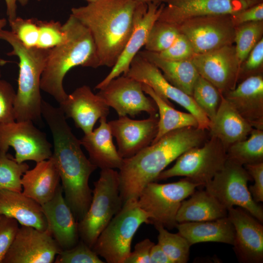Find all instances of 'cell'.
<instances>
[{"label": "cell", "mask_w": 263, "mask_h": 263, "mask_svg": "<svg viewBox=\"0 0 263 263\" xmlns=\"http://www.w3.org/2000/svg\"><path fill=\"white\" fill-rule=\"evenodd\" d=\"M14 218L1 215L0 217V263L12 245L19 229Z\"/></svg>", "instance_id": "7bdbcfd3"}, {"label": "cell", "mask_w": 263, "mask_h": 263, "mask_svg": "<svg viewBox=\"0 0 263 263\" xmlns=\"http://www.w3.org/2000/svg\"><path fill=\"white\" fill-rule=\"evenodd\" d=\"M94 185L90 207L78 222L79 238L91 248L123 205L118 171L110 169H101L99 178Z\"/></svg>", "instance_id": "52a82bcc"}, {"label": "cell", "mask_w": 263, "mask_h": 263, "mask_svg": "<svg viewBox=\"0 0 263 263\" xmlns=\"http://www.w3.org/2000/svg\"><path fill=\"white\" fill-rule=\"evenodd\" d=\"M1 71L0 70V78H1Z\"/></svg>", "instance_id": "9f6ffc18"}, {"label": "cell", "mask_w": 263, "mask_h": 263, "mask_svg": "<svg viewBox=\"0 0 263 263\" xmlns=\"http://www.w3.org/2000/svg\"><path fill=\"white\" fill-rule=\"evenodd\" d=\"M56 263H104L87 244L81 240L71 248L62 250L56 257Z\"/></svg>", "instance_id": "ab89813d"}, {"label": "cell", "mask_w": 263, "mask_h": 263, "mask_svg": "<svg viewBox=\"0 0 263 263\" xmlns=\"http://www.w3.org/2000/svg\"><path fill=\"white\" fill-rule=\"evenodd\" d=\"M235 27L243 23L263 21V2L229 15Z\"/></svg>", "instance_id": "bcb514c9"}, {"label": "cell", "mask_w": 263, "mask_h": 263, "mask_svg": "<svg viewBox=\"0 0 263 263\" xmlns=\"http://www.w3.org/2000/svg\"><path fill=\"white\" fill-rule=\"evenodd\" d=\"M253 127L263 130V77L261 74L244 78L223 94Z\"/></svg>", "instance_id": "603a6c76"}, {"label": "cell", "mask_w": 263, "mask_h": 263, "mask_svg": "<svg viewBox=\"0 0 263 263\" xmlns=\"http://www.w3.org/2000/svg\"><path fill=\"white\" fill-rule=\"evenodd\" d=\"M60 177L51 158L36 163L22 176V192L42 205L55 195L60 185Z\"/></svg>", "instance_id": "4316f807"}, {"label": "cell", "mask_w": 263, "mask_h": 263, "mask_svg": "<svg viewBox=\"0 0 263 263\" xmlns=\"http://www.w3.org/2000/svg\"><path fill=\"white\" fill-rule=\"evenodd\" d=\"M16 94L10 83L0 78V123L16 120L14 113Z\"/></svg>", "instance_id": "b9f144b4"}, {"label": "cell", "mask_w": 263, "mask_h": 263, "mask_svg": "<svg viewBox=\"0 0 263 263\" xmlns=\"http://www.w3.org/2000/svg\"><path fill=\"white\" fill-rule=\"evenodd\" d=\"M0 216H1V215L0 214Z\"/></svg>", "instance_id": "6f0895ef"}, {"label": "cell", "mask_w": 263, "mask_h": 263, "mask_svg": "<svg viewBox=\"0 0 263 263\" xmlns=\"http://www.w3.org/2000/svg\"><path fill=\"white\" fill-rule=\"evenodd\" d=\"M258 3L255 0H168L158 20L178 26L192 18L229 15Z\"/></svg>", "instance_id": "ac0fdd59"}, {"label": "cell", "mask_w": 263, "mask_h": 263, "mask_svg": "<svg viewBox=\"0 0 263 263\" xmlns=\"http://www.w3.org/2000/svg\"><path fill=\"white\" fill-rule=\"evenodd\" d=\"M254 184L248 187L253 200L257 203L263 202V162L244 166Z\"/></svg>", "instance_id": "f6af8a7d"}, {"label": "cell", "mask_w": 263, "mask_h": 263, "mask_svg": "<svg viewBox=\"0 0 263 263\" xmlns=\"http://www.w3.org/2000/svg\"><path fill=\"white\" fill-rule=\"evenodd\" d=\"M61 250L47 230L21 225L2 263H52Z\"/></svg>", "instance_id": "e0dca14e"}, {"label": "cell", "mask_w": 263, "mask_h": 263, "mask_svg": "<svg viewBox=\"0 0 263 263\" xmlns=\"http://www.w3.org/2000/svg\"><path fill=\"white\" fill-rule=\"evenodd\" d=\"M156 54L160 57L166 60L182 61L191 59L195 53L190 41L180 32L169 47Z\"/></svg>", "instance_id": "60d3db41"}, {"label": "cell", "mask_w": 263, "mask_h": 263, "mask_svg": "<svg viewBox=\"0 0 263 263\" xmlns=\"http://www.w3.org/2000/svg\"><path fill=\"white\" fill-rule=\"evenodd\" d=\"M143 224H150L149 215L139 206L137 200L126 201L92 249L108 263H124L131 252L133 237Z\"/></svg>", "instance_id": "8992f818"}, {"label": "cell", "mask_w": 263, "mask_h": 263, "mask_svg": "<svg viewBox=\"0 0 263 263\" xmlns=\"http://www.w3.org/2000/svg\"><path fill=\"white\" fill-rule=\"evenodd\" d=\"M28 169L26 163H19L7 154L0 155V189L22 192L21 177Z\"/></svg>", "instance_id": "8d00e7d4"}, {"label": "cell", "mask_w": 263, "mask_h": 263, "mask_svg": "<svg viewBox=\"0 0 263 263\" xmlns=\"http://www.w3.org/2000/svg\"><path fill=\"white\" fill-rule=\"evenodd\" d=\"M227 217L235 231L233 245L241 262L263 261V226L261 222L241 207L227 209Z\"/></svg>", "instance_id": "d6986e66"}, {"label": "cell", "mask_w": 263, "mask_h": 263, "mask_svg": "<svg viewBox=\"0 0 263 263\" xmlns=\"http://www.w3.org/2000/svg\"><path fill=\"white\" fill-rule=\"evenodd\" d=\"M226 149L217 138L209 136L202 145L185 151L174 165L164 170L156 180L184 176L204 187L224 167Z\"/></svg>", "instance_id": "9c48e42d"}, {"label": "cell", "mask_w": 263, "mask_h": 263, "mask_svg": "<svg viewBox=\"0 0 263 263\" xmlns=\"http://www.w3.org/2000/svg\"><path fill=\"white\" fill-rule=\"evenodd\" d=\"M138 3L148 4L153 3L155 4L165 3L168 0H135Z\"/></svg>", "instance_id": "f907efd6"}, {"label": "cell", "mask_w": 263, "mask_h": 263, "mask_svg": "<svg viewBox=\"0 0 263 263\" xmlns=\"http://www.w3.org/2000/svg\"><path fill=\"white\" fill-rule=\"evenodd\" d=\"M28 1L29 0H5L6 5V13L9 21L14 19L17 17V2H18L21 5L25 6Z\"/></svg>", "instance_id": "681fc988"}, {"label": "cell", "mask_w": 263, "mask_h": 263, "mask_svg": "<svg viewBox=\"0 0 263 263\" xmlns=\"http://www.w3.org/2000/svg\"><path fill=\"white\" fill-rule=\"evenodd\" d=\"M142 89L145 94L153 100L159 114L157 132L151 144L171 131L186 127L198 128V122L192 114L175 109L169 101L162 98L148 85L142 83Z\"/></svg>", "instance_id": "4dcf8cb0"}, {"label": "cell", "mask_w": 263, "mask_h": 263, "mask_svg": "<svg viewBox=\"0 0 263 263\" xmlns=\"http://www.w3.org/2000/svg\"><path fill=\"white\" fill-rule=\"evenodd\" d=\"M63 25L67 39L51 49L40 79L41 90L51 95L59 104L68 95L63 81L71 69L78 66L93 68L100 66L89 30L71 14Z\"/></svg>", "instance_id": "277c9868"}, {"label": "cell", "mask_w": 263, "mask_h": 263, "mask_svg": "<svg viewBox=\"0 0 263 263\" xmlns=\"http://www.w3.org/2000/svg\"><path fill=\"white\" fill-rule=\"evenodd\" d=\"M150 263H172L168 256L158 244L152 246L150 256Z\"/></svg>", "instance_id": "c3c4849f"}, {"label": "cell", "mask_w": 263, "mask_h": 263, "mask_svg": "<svg viewBox=\"0 0 263 263\" xmlns=\"http://www.w3.org/2000/svg\"><path fill=\"white\" fill-rule=\"evenodd\" d=\"M176 227L191 246L204 242L234 243V228L227 216L211 221L177 223Z\"/></svg>", "instance_id": "83f0119b"}, {"label": "cell", "mask_w": 263, "mask_h": 263, "mask_svg": "<svg viewBox=\"0 0 263 263\" xmlns=\"http://www.w3.org/2000/svg\"><path fill=\"white\" fill-rule=\"evenodd\" d=\"M126 75L148 85L165 100L181 105L196 118L198 128L208 131L210 121L193 97L171 84L156 66L139 53L132 59Z\"/></svg>", "instance_id": "7c38bea8"}, {"label": "cell", "mask_w": 263, "mask_h": 263, "mask_svg": "<svg viewBox=\"0 0 263 263\" xmlns=\"http://www.w3.org/2000/svg\"><path fill=\"white\" fill-rule=\"evenodd\" d=\"M191 96L210 121H212L222 98V94L218 90L199 75L194 83Z\"/></svg>", "instance_id": "e575fe53"}, {"label": "cell", "mask_w": 263, "mask_h": 263, "mask_svg": "<svg viewBox=\"0 0 263 263\" xmlns=\"http://www.w3.org/2000/svg\"><path fill=\"white\" fill-rule=\"evenodd\" d=\"M7 20L5 19H0V30L2 29L6 25Z\"/></svg>", "instance_id": "816d5d0a"}, {"label": "cell", "mask_w": 263, "mask_h": 263, "mask_svg": "<svg viewBox=\"0 0 263 263\" xmlns=\"http://www.w3.org/2000/svg\"><path fill=\"white\" fill-rule=\"evenodd\" d=\"M183 200L178 210L177 223L211 221L227 216V210L206 190L195 191Z\"/></svg>", "instance_id": "f1b7e54d"}, {"label": "cell", "mask_w": 263, "mask_h": 263, "mask_svg": "<svg viewBox=\"0 0 263 263\" xmlns=\"http://www.w3.org/2000/svg\"><path fill=\"white\" fill-rule=\"evenodd\" d=\"M253 127L223 96L208 130L209 136L219 139L227 148L231 145L246 139Z\"/></svg>", "instance_id": "484cf974"}, {"label": "cell", "mask_w": 263, "mask_h": 263, "mask_svg": "<svg viewBox=\"0 0 263 263\" xmlns=\"http://www.w3.org/2000/svg\"><path fill=\"white\" fill-rule=\"evenodd\" d=\"M37 22L39 33L37 47L52 49L66 41L67 33L63 25L59 21L37 19Z\"/></svg>", "instance_id": "74e56055"}, {"label": "cell", "mask_w": 263, "mask_h": 263, "mask_svg": "<svg viewBox=\"0 0 263 263\" xmlns=\"http://www.w3.org/2000/svg\"><path fill=\"white\" fill-rule=\"evenodd\" d=\"M255 0L257 1L259 3L263 2V0Z\"/></svg>", "instance_id": "11a10c76"}, {"label": "cell", "mask_w": 263, "mask_h": 263, "mask_svg": "<svg viewBox=\"0 0 263 263\" xmlns=\"http://www.w3.org/2000/svg\"><path fill=\"white\" fill-rule=\"evenodd\" d=\"M201 185L187 178L159 184L149 183L141 192L137 203L149 215L150 224L169 229L176 227V217L182 202L195 191Z\"/></svg>", "instance_id": "ba28073f"}, {"label": "cell", "mask_w": 263, "mask_h": 263, "mask_svg": "<svg viewBox=\"0 0 263 263\" xmlns=\"http://www.w3.org/2000/svg\"><path fill=\"white\" fill-rule=\"evenodd\" d=\"M37 20L17 17L9 21L11 31L27 48L37 47L39 33Z\"/></svg>", "instance_id": "f35d334b"}, {"label": "cell", "mask_w": 263, "mask_h": 263, "mask_svg": "<svg viewBox=\"0 0 263 263\" xmlns=\"http://www.w3.org/2000/svg\"><path fill=\"white\" fill-rule=\"evenodd\" d=\"M263 21L247 22L235 27L234 43L241 67L253 48L263 38Z\"/></svg>", "instance_id": "d6a6232c"}, {"label": "cell", "mask_w": 263, "mask_h": 263, "mask_svg": "<svg viewBox=\"0 0 263 263\" xmlns=\"http://www.w3.org/2000/svg\"><path fill=\"white\" fill-rule=\"evenodd\" d=\"M155 227L158 232L157 244L171 263H187L191 246L187 240L179 233L169 232L161 225H157Z\"/></svg>", "instance_id": "836d02e7"}, {"label": "cell", "mask_w": 263, "mask_h": 263, "mask_svg": "<svg viewBox=\"0 0 263 263\" xmlns=\"http://www.w3.org/2000/svg\"><path fill=\"white\" fill-rule=\"evenodd\" d=\"M86 0L88 2V3H89V2H93L94 1H95L96 0Z\"/></svg>", "instance_id": "db71d44e"}, {"label": "cell", "mask_w": 263, "mask_h": 263, "mask_svg": "<svg viewBox=\"0 0 263 263\" xmlns=\"http://www.w3.org/2000/svg\"><path fill=\"white\" fill-rule=\"evenodd\" d=\"M135 0H96L73 7L71 14L90 32L100 66L113 67L132 33Z\"/></svg>", "instance_id": "3957f363"}, {"label": "cell", "mask_w": 263, "mask_h": 263, "mask_svg": "<svg viewBox=\"0 0 263 263\" xmlns=\"http://www.w3.org/2000/svg\"><path fill=\"white\" fill-rule=\"evenodd\" d=\"M263 63V38H262L253 48L241 65L239 78H244L255 75L254 72L261 68Z\"/></svg>", "instance_id": "ee69618b"}, {"label": "cell", "mask_w": 263, "mask_h": 263, "mask_svg": "<svg viewBox=\"0 0 263 263\" xmlns=\"http://www.w3.org/2000/svg\"><path fill=\"white\" fill-rule=\"evenodd\" d=\"M158 122L157 114L143 120L122 116L108 122L116 138L120 156L123 159L131 157L150 145L157 132Z\"/></svg>", "instance_id": "ffe728a7"}, {"label": "cell", "mask_w": 263, "mask_h": 263, "mask_svg": "<svg viewBox=\"0 0 263 263\" xmlns=\"http://www.w3.org/2000/svg\"><path fill=\"white\" fill-rule=\"evenodd\" d=\"M97 94L119 116H131L145 112L150 115H156L157 107L150 97H147L142 83L127 75L119 76L110 81Z\"/></svg>", "instance_id": "5bb4252c"}, {"label": "cell", "mask_w": 263, "mask_h": 263, "mask_svg": "<svg viewBox=\"0 0 263 263\" xmlns=\"http://www.w3.org/2000/svg\"><path fill=\"white\" fill-rule=\"evenodd\" d=\"M227 159L243 166L263 162V130L253 128L246 139L226 150Z\"/></svg>", "instance_id": "1f68e13d"}, {"label": "cell", "mask_w": 263, "mask_h": 263, "mask_svg": "<svg viewBox=\"0 0 263 263\" xmlns=\"http://www.w3.org/2000/svg\"><path fill=\"white\" fill-rule=\"evenodd\" d=\"M59 104L66 118H72L84 134L91 133L97 120L109 113L110 107L87 85L76 88Z\"/></svg>", "instance_id": "44dd1931"}, {"label": "cell", "mask_w": 263, "mask_h": 263, "mask_svg": "<svg viewBox=\"0 0 263 263\" xmlns=\"http://www.w3.org/2000/svg\"><path fill=\"white\" fill-rule=\"evenodd\" d=\"M0 214L15 219L21 225L47 230L41 205L22 192L0 189Z\"/></svg>", "instance_id": "cb8c5ba5"}, {"label": "cell", "mask_w": 263, "mask_h": 263, "mask_svg": "<svg viewBox=\"0 0 263 263\" xmlns=\"http://www.w3.org/2000/svg\"><path fill=\"white\" fill-rule=\"evenodd\" d=\"M138 53L156 66L171 84L192 96L194 83L199 75L191 59L168 60L145 50Z\"/></svg>", "instance_id": "f546056e"}, {"label": "cell", "mask_w": 263, "mask_h": 263, "mask_svg": "<svg viewBox=\"0 0 263 263\" xmlns=\"http://www.w3.org/2000/svg\"><path fill=\"white\" fill-rule=\"evenodd\" d=\"M0 39L12 49L7 55L19 60L18 89L14 104L16 121L40 122L42 117L40 79L51 49L27 48L11 31L0 30Z\"/></svg>", "instance_id": "5b68a950"}, {"label": "cell", "mask_w": 263, "mask_h": 263, "mask_svg": "<svg viewBox=\"0 0 263 263\" xmlns=\"http://www.w3.org/2000/svg\"><path fill=\"white\" fill-rule=\"evenodd\" d=\"M207 131L186 127L171 131L133 156L123 159L118 169L119 188L123 204L137 200L144 188L171 162L188 150L202 145Z\"/></svg>", "instance_id": "7a4b0ae2"}, {"label": "cell", "mask_w": 263, "mask_h": 263, "mask_svg": "<svg viewBox=\"0 0 263 263\" xmlns=\"http://www.w3.org/2000/svg\"><path fill=\"white\" fill-rule=\"evenodd\" d=\"M100 125L80 140L87 151L89 159L97 168L119 169L123 158L119 155L113 141V135L107 117L99 119Z\"/></svg>", "instance_id": "d4e9b609"}, {"label": "cell", "mask_w": 263, "mask_h": 263, "mask_svg": "<svg viewBox=\"0 0 263 263\" xmlns=\"http://www.w3.org/2000/svg\"><path fill=\"white\" fill-rule=\"evenodd\" d=\"M180 33L177 26L157 20L150 32L145 50L160 53L169 47Z\"/></svg>", "instance_id": "d590c367"}, {"label": "cell", "mask_w": 263, "mask_h": 263, "mask_svg": "<svg viewBox=\"0 0 263 263\" xmlns=\"http://www.w3.org/2000/svg\"><path fill=\"white\" fill-rule=\"evenodd\" d=\"M164 5V3H139L137 4L134 13L133 29L130 37L111 71L97 84L95 89H101L112 79L121 74H127L132 59L140 50L145 46L150 32L154 23L158 20Z\"/></svg>", "instance_id": "2e32d148"}, {"label": "cell", "mask_w": 263, "mask_h": 263, "mask_svg": "<svg viewBox=\"0 0 263 263\" xmlns=\"http://www.w3.org/2000/svg\"><path fill=\"white\" fill-rule=\"evenodd\" d=\"M229 15L192 18L177 26L192 44L195 53L202 54L234 44L235 27Z\"/></svg>", "instance_id": "4fadbf2b"}, {"label": "cell", "mask_w": 263, "mask_h": 263, "mask_svg": "<svg viewBox=\"0 0 263 263\" xmlns=\"http://www.w3.org/2000/svg\"><path fill=\"white\" fill-rule=\"evenodd\" d=\"M38 0L39 1V0Z\"/></svg>", "instance_id": "680465c9"}, {"label": "cell", "mask_w": 263, "mask_h": 263, "mask_svg": "<svg viewBox=\"0 0 263 263\" xmlns=\"http://www.w3.org/2000/svg\"><path fill=\"white\" fill-rule=\"evenodd\" d=\"M191 60L199 75L213 84L222 94L236 86L241 65L233 44L195 54Z\"/></svg>", "instance_id": "9a60e30c"}, {"label": "cell", "mask_w": 263, "mask_h": 263, "mask_svg": "<svg viewBox=\"0 0 263 263\" xmlns=\"http://www.w3.org/2000/svg\"><path fill=\"white\" fill-rule=\"evenodd\" d=\"M41 207L47 222V231L61 250L76 245L80 241L78 222L65 200L60 184L52 199Z\"/></svg>", "instance_id": "7402d4cb"}, {"label": "cell", "mask_w": 263, "mask_h": 263, "mask_svg": "<svg viewBox=\"0 0 263 263\" xmlns=\"http://www.w3.org/2000/svg\"><path fill=\"white\" fill-rule=\"evenodd\" d=\"M41 114L52 135L54 151L51 158L59 175L64 198L78 222L91 203L93 193L89 180L97 168L83 152L80 140L73 133L59 107L43 100Z\"/></svg>", "instance_id": "6da1fadb"}, {"label": "cell", "mask_w": 263, "mask_h": 263, "mask_svg": "<svg viewBox=\"0 0 263 263\" xmlns=\"http://www.w3.org/2000/svg\"><path fill=\"white\" fill-rule=\"evenodd\" d=\"M251 180L244 166L227 159L223 168L204 187L227 210L241 207L263 223V208L253 200L247 186Z\"/></svg>", "instance_id": "30bf717a"}, {"label": "cell", "mask_w": 263, "mask_h": 263, "mask_svg": "<svg viewBox=\"0 0 263 263\" xmlns=\"http://www.w3.org/2000/svg\"><path fill=\"white\" fill-rule=\"evenodd\" d=\"M8 62H9L8 61H7L6 60H4L1 58L0 56V66H2Z\"/></svg>", "instance_id": "f5cc1de1"}, {"label": "cell", "mask_w": 263, "mask_h": 263, "mask_svg": "<svg viewBox=\"0 0 263 263\" xmlns=\"http://www.w3.org/2000/svg\"><path fill=\"white\" fill-rule=\"evenodd\" d=\"M10 147L14 149V159L19 163L47 160L53 152L46 134L31 121L0 123V155L6 154Z\"/></svg>", "instance_id": "8fae6325"}, {"label": "cell", "mask_w": 263, "mask_h": 263, "mask_svg": "<svg viewBox=\"0 0 263 263\" xmlns=\"http://www.w3.org/2000/svg\"><path fill=\"white\" fill-rule=\"evenodd\" d=\"M154 243L146 238L138 242L134 246L126 259L124 263H150V252Z\"/></svg>", "instance_id": "7dc6e473"}]
</instances>
